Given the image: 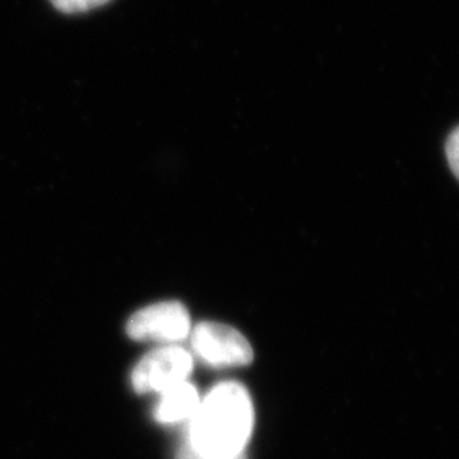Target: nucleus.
<instances>
[{"label": "nucleus", "mask_w": 459, "mask_h": 459, "mask_svg": "<svg viewBox=\"0 0 459 459\" xmlns=\"http://www.w3.org/2000/svg\"><path fill=\"white\" fill-rule=\"evenodd\" d=\"M188 446L200 455L230 459L242 455L254 427L251 397L236 382L220 384L200 402L191 418Z\"/></svg>", "instance_id": "f257e3e1"}, {"label": "nucleus", "mask_w": 459, "mask_h": 459, "mask_svg": "<svg viewBox=\"0 0 459 459\" xmlns=\"http://www.w3.org/2000/svg\"><path fill=\"white\" fill-rule=\"evenodd\" d=\"M191 346L202 361L218 368L247 366L254 358L242 333L224 324H199L191 333Z\"/></svg>", "instance_id": "f03ea898"}, {"label": "nucleus", "mask_w": 459, "mask_h": 459, "mask_svg": "<svg viewBox=\"0 0 459 459\" xmlns=\"http://www.w3.org/2000/svg\"><path fill=\"white\" fill-rule=\"evenodd\" d=\"M193 370V357L186 349L164 346L142 358L132 373V384L139 394H163L186 380Z\"/></svg>", "instance_id": "7ed1b4c3"}, {"label": "nucleus", "mask_w": 459, "mask_h": 459, "mask_svg": "<svg viewBox=\"0 0 459 459\" xmlns=\"http://www.w3.org/2000/svg\"><path fill=\"white\" fill-rule=\"evenodd\" d=\"M191 333L190 314L178 301H164L141 309L128 319L127 334L134 341L175 343Z\"/></svg>", "instance_id": "20e7f679"}, {"label": "nucleus", "mask_w": 459, "mask_h": 459, "mask_svg": "<svg viewBox=\"0 0 459 459\" xmlns=\"http://www.w3.org/2000/svg\"><path fill=\"white\" fill-rule=\"evenodd\" d=\"M200 398L195 385L186 380L175 385L161 394V402L157 406L155 418L163 424H177L188 420L199 409Z\"/></svg>", "instance_id": "39448f33"}, {"label": "nucleus", "mask_w": 459, "mask_h": 459, "mask_svg": "<svg viewBox=\"0 0 459 459\" xmlns=\"http://www.w3.org/2000/svg\"><path fill=\"white\" fill-rule=\"evenodd\" d=\"M108 2L109 0H51V4L65 13H87Z\"/></svg>", "instance_id": "423d86ee"}, {"label": "nucleus", "mask_w": 459, "mask_h": 459, "mask_svg": "<svg viewBox=\"0 0 459 459\" xmlns=\"http://www.w3.org/2000/svg\"><path fill=\"white\" fill-rule=\"evenodd\" d=\"M446 155L452 172L459 179V127H456L447 139Z\"/></svg>", "instance_id": "0eeeda50"}, {"label": "nucleus", "mask_w": 459, "mask_h": 459, "mask_svg": "<svg viewBox=\"0 0 459 459\" xmlns=\"http://www.w3.org/2000/svg\"><path fill=\"white\" fill-rule=\"evenodd\" d=\"M178 459H215V458H209V456L200 455V454H197V452L193 451L188 445H186V446L182 447L181 452L178 454ZM230 459H247L245 458V455H238L236 456V458H230Z\"/></svg>", "instance_id": "6e6552de"}]
</instances>
